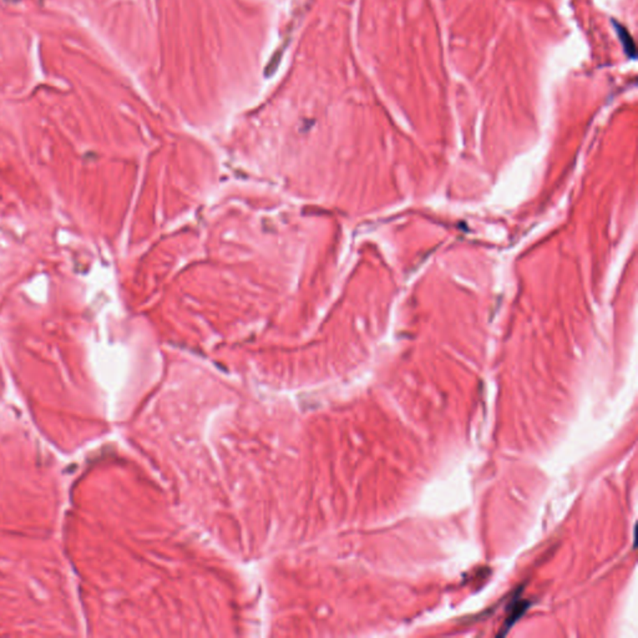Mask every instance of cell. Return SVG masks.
Returning <instances> with one entry per match:
<instances>
[{"mask_svg":"<svg viewBox=\"0 0 638 638\" xmlns=\"http://www.w3.org/2000/svg\"><path fill=\"white\" fill-rule=\"evenodd\" d=\"M528 601H524L521 600V598H514V600H511L510 604L507 606V611H509V616L506 617L505 620V623L501 627V632L499 633V636H505L506 633L510 631L511 627L514 626L526 611H528Z\"/></svg>","mask_w":638,"mask_h":638,"instance_id":"1","label":"cell"}]
</instances>
